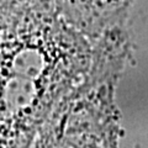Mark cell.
Wrapping results in <instances>:
<instances>
[{
    "label": "cell",
    "instance_id": "6da1fadb",
    "mask_svg": "<svg viewBox=\"0 0 148 148\" xmlns=\"http://www.w3.org/2000/svg\"><path fill=\"white\" fill-rule=\"evenodd\" d=\"M90 46L42 0H0V148L47 131L88 80Z\"/></svg>",
    "mask_w": 148,
    "mask_h": 148
},
{
    "label": "cell",
    "instance_id": "7a4b0ae2",
    "mask_svg": "<svg viewBox=\"0 0 148 148\" xmlns=\"http://www.w3.org/2000/svg\"><path fill=\"white\" fill-rule=\"evenodd\" d=\"M88 40L119 30L133 0H42Z\"/></svg>",
    "mask_w": 148,
    "mask_h": 148
}]
</instances>
